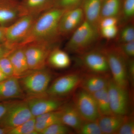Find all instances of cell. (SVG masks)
I'll list each match as a JSON object with an SVG mask.
<instances>
[{"label": "cell", "instance_id": "cell-1", "mask_svg": "<svg viewBox=\"0 0 134 134\" xmlns=\"http://www.w3.org/2000/svg\"><path fill=\"white\" fill-rule=\"evenodd\" d=\"M65 10L53 7L40 14L34 21L29 34L20 46L40 41L57 44L61 37L59 32V23Z\"/></svg>", "mask_w": 134, "mask_h": 134}, {"label": "cell", "instance_id": "cell-2", "mask_svg": "<svg viewBox=\"0 0 134 134\" xmlns=\"http://www.w3.org/2000/svg\"><path fill=\"white\" fill-rule=\"evenodd\" d=\"M71 36L65 50L78 54L91 50L100 36L98 28L85 20Z\"/></svg>", "mask_w": 134, "mask_h": 134}, {"label": "cell", "instance_id": "cell-3", "mask_svg": "<svg viewBox=\"0 0 134 134\" xmlns=\"http://www.w3.org/2000/svg\"><path fill=\"white\" fill-rule=\"evenodd\" d=\"M52 78V73L45 67L29 70L18 79L23 91L29 97L46 94Z\"/></svg>", "mask_w": 134, "mask_h": 134}, {"label": "cell", "instance_id": "cell-4", "mask_svg": "<svg viewBox=\"0 0 134 134\" xmlns=\"http://www.w3.org/2000/svg\"><path fill=\"white\" fill-rule=\"evenodd\" d=\"M101 50L107 59L112 79L119 86L129 90L130 83L127 71V59L118 52L114 46Z\"/></svg>", "mask_w": 134, "mask_h": 134}, {"label": "cell", "instance_id": "cell-5", "mask_svg": "<svg viewBox=\"0 0 134 134\" xmlns=\"http://www.w3.org/2000/svg\"><path fill=\"white\" fill-rule=\"evenodd\" d=\"M84 73L76 71L59 77L48 86L47 96L64 98L74 94L79 88Z\"/></svg>", "mask_w": 134, "mask_h": 134}, {"label": "cell", "instance_id": "cell-6", "mask_svg": "<svg viewBox=\"0 0 134 134\" xmlns=\"http://www.w3.org/2000/svg\"><path fill=\"white\" fill-rule=\"evenodd\" d=\"M57 44L48 41H34L24 46V51L30 70L45 68L49 54Z\"/></svg>", "mask_w": 134, "mask_h": 134}, {"label": "cell", "instance_id": "cell-7", "mask_svg": "<svg viewBox=\"0 0 134 134\" xmlns=\"http://www.w3.org/2000/svg\"><path fill=\"white\" fill-rule=\"evenodd\" d=\"M79 55L78 61L86 73L111 77L107 59L101 49H91Z\"/></svg>", "mask_w": 134, "mask_h": 134}, {"label": "cell", "instance_id": "cell-8", "mask_svg": "<svg viewBox=\"0 0 134 134\" xmlns=\"http://www.w3.org/2000/svg\"><path fill=\"white\" fill-rule=\"evenodd\" d=\"M72 102L84 121H96L100 117L96 100L91 93L79 88L74 93Z\"/></svg>", "mask_w": 134, "mask_h": 134}, {"label": "cell", "instance_id": "cell-9", "mask_svg": "<svg viewBox=\"0 0 134 134\" xmlns=\"http://www.w3.org/2000/svg\"><path fill=\"white\" fill-rule=\"evenodd\" d=\"M33 117L25 99L14 100L0 121V127L11 129Z\"/></svg>", "mask_w": 134, "mask_h": 134}, {"label": "cell", "instance_id": "cell-10", "mask_svg": "<svg viewBox=\"0 0 134 134\" xmlns=\"http://www.w3.org/2000/svg\"><path fill=\"white\" fill-rule=\"evenodd\" d=\"M39 15L26 14L22 16L7 27L6 42L15 46H20L26 37Z\"/></svg>", "mask_w": 134, "mask_h": 134}, {"label": "cell", "instance_id": "cell-11", "mask_svg": "<svg viewBox=\"0 0 134 134\" xmlns=\"http://www.w3.org/2000/svg\"><path fill=\"white\" fill-rule=\"evenodd\" d=\"M107 90L113 113L117 115H127L129 112L130 96L128 89L117 84L112 79L108 81Z\"/></svg>", "mask_w": 134, "mask_h": 134}, {"label": "cell", "instance_id": "cell-12", "mask_svg": "<svg viewBox=\"0 0 134 134\" xmlns=\"http://www.w3.org/2000/svg\"><path fill=\"white\" fill-rule=\"evenodd\" d=\"M33 117L59 110L65 103L64 98L47 96L46 94L25 99Z\"/></svg>", "mask_w": 134, "mask_h": 134}, {"label": "cell", "instance_id": "cell-13", "mask_svg": "<svg viewBox=\"0 0 134 134\" xmlns=\"http://www.w3.org/2000/svg\"><path fill=\"white\" fill-rule=\"evenodd\" d=\"M85 21L81 7L65 10L60 19L59 30L61 36L72 35Z\"/></svg>", "mask_w": 134, "mask_h": 134}, {"label": "cell", "instance_id": "cell-14", "mask_svg": "<svg viewBox=\"0 0 134 134\" xmlns=\"http://www.w3.org/2000/svg\"><path fill=\"white\" fill-rule=\"evenodd\" d=\"M24 15L19 1L0 0V26L8 27Z\"/></svg>", "mask_w": 134, "mask_h": 134}, {"label": "cell", "instance_id": "cell-15", "mask_svg": "<svg viewBox=\"0 0 134 134\" xmlns=\"http://www.w3.org/2000/svg\"><path fill=\"white\" fill-rule=\"evenodd\" d=\"M25 95L17 77H9L0 82V101L23 99Z\"/></svg>", "mask_w": 134, "mask_h": 134}, {"label": "cell", "instance_id": "cell-16", "mask_svg": "<svg viewBox=\"0 0 134 134\" xmlns=\"http://www.w3.org/2000/svg\"><path fill=\"white\" fill-rule=\"evenodd\" d=\"M111 77L103 75L84 73L79 88L93 94L106 87Z\"/></svg>", "mask_w": 134, "mask_h": 134}, {"label": "cell", "instance_id": "cell-17", "mask_svg": "<svg viewBox=\"0 0 134 134\" xmlns=\"http://www.w3.org/2000/svg\"><path fill=\"white\" fill-rule=\"evenodd\" d=\"M14 69V76L19 78L29 70L24 46H18L8 55Z\"/></svg>", "mask_w": 134, "mask_h": 134}, {"label": "cell", "instance_id": "cell-18", "mask_svg": "<svg viewBox=\"0 0 134 134\" xmlns=\"http://www.w3.org/2000/svg\"><path fill=\"white\" fill-rule=\"evenodd\" d=\"M61 122L76 132L84 121L82 119L72 102L65 103L61 108Z\"/></svg>", "mask_w": 134, "mask_h": 134}, {"label": "cell", "instance_id": "cell-19", "mask_svg": "<svg viewBox=\"0 0 134 134\" xmlns=\"http://www.w3.org/2000/svg\"><path fill=\"white\" fill-rule=\"evenodd\" d=\"M56 0H21L19 5L24 15H40L54 7Z\"/></svg>", "mask_w": 134, "mask_h": 134}, {"label": "cell", "instance_id": "cell-20", "mask_svg": "<svg viewBox=\"0 0 134 134\" xmlns=\"http://www.w3.org/2000/svg\"><path fill=\"white\" fill-rule=\"evenodd\" d=\"M102 0H83L81 8L85 20L98 28L100 18Z\"/></svg>", "mask_w": 134, "mask_h": 134}, {"label": "cell", "instance_id": "cell-21", "mask_svg": "<svg viewBox=\"0 0 134 134\" xmlns=\"http://www.w3.org/2000/svg\"><path fill=\"white\" fill-rule=\"evenodd\" d=\"M126 115L113 114L100 116L97 120L103 134H116Z\"/></svg>", "mask_w": 134, "mask_h": 134}, {"label": "cell", "instance_id": "cell-22", "mask_svg": "<svg viewBox=\"0 0 134 134\" xmlns=\"http://www.w3.org/2000/svg\"><path fill=\"white\" fill-rule=\"evenodd\" d=\"M71 59L68 53L56 47L48 55L47 64L56 69H64L70 66Z\"/></svg>", "mask_w": 134, "mask_h": 134}, {"label": "cell", "instance_id": "cell-23", "mask_svg": "<svg viewBox=\"0 0 134 134\" xmlns=\"http://www.w3.org/2000/svg\"><path fill=\"white\" fill-rule=\"evenodd\" d=\"M61 114V111L60 108L35 117V129L38 134H40L44 129L53 124L62 122Z\"/></svg>", "mask_w": 134, "mask_h": 134}, {"label": "cell", "instance_id": "cell-24", "mask_svg": "<svg viewBox=\"0 0 134 134\" xmlns=\"http://www.w3.org/2000/svg\"><path fill=\"white\" fill-rule=\"evenodd\" d=\"M92 94L96 100L100 116L114 114L111 110L107 86Z\"/></svg>", "mask_w": 134, "mask_h": 134}, {"label": "cell", "instance_id": "cell-25", "mask_svg": "<svg viewBox=\"0 0 134 134\" xmlns=\"http://www.w3.org/2000/svg\"><path fill=\"white\" fill-rule=\"evenodd\" d=\"M122 2V0H102L101 18L107 17L119 18L121 11Z\"/></svg>", "mask_w": 134, "mask_h": 134}, {"label": "cell", "instance_id": "cell-26", "mask_svg": "<svg viewBox=\"0 0 134 134\" xmlns=\"http://www.w3.org/2000/svg\"><path fill=\"white\" fill-rule=\"evenodd\" d=\"M134 0H122L121 11L119 17V26L133 22Z\"/></svg>", "mask_w": 134, "mask_h": 134}, {"label": "cell", "instance_id": "cell-27", "mask_svg": "<svg viewBox=\"0 0 134 134\" xmlns=\"http://www.w3.org/2000/svg\"><path fill=\"white\" fill-rule=\"evenodd\" d=\"M116 38L117 43L134 41L133 22H130L120 26Z\"/></svg>", "mask_w": 134, "mask_h": 134}, {"label": "cell", "instance_id": "cell-28", "mask_svg": "<svg viewBox=\"0 0 134 134\" xmlns=\"http://www.w3.org/2000/svg\"><path fill=\"white\" fill-rule=\"evenodd\" d=\"M35 117L10 130L8 134H38L35 129Z\"/></svg>", "mask_w": 134, "mask_h": 134}, {"label": "cell", "instance_id": "cell-29", "mask_svg": "<svg viewBox=\"0 0 134 134\" xmlns=\"http://www.w3.org/2000/svg\"><path fill=\"white\" fill-rule=\"evenodd\" d=\"M76 132L79 134H103L97 121H84Z\"/></svg>", "mask_w": 134, "mask_h": 134}, {"label": "cell", "instance_id": "cell-30", "mask_svg": "<svg viewBox=\"0 0 134 134\" xmlns=\"http://www.w3.org/2000/svg\"><path fill=\"white\" fill-rule=\"evenodd\" d=\"M70 129L62 122H57L47 127L40 134H71L72 132Z\"/></svg>", "mask_w": 134, "mask_h": 134}, {"label": "cell", "instance_id": "cell-31", "mask_svg": "<svg viewBox=\"0 0 134 134\" xmlns=\"http://www.w3.org/2000/svg\"><path fill=\"white\" fill-rule=\"evenodd\" d=\"M115 48L127 59L134 58V41L121 43H117Z\"/></svg>", "mask_w": 134, "mask_h": 134}, {"label": "cell", "instance_id": "cell-32", "mask_svg": "<svg viewBox=\"0 0 134 134\" xmlns=\"http://www.w3.org/2000/svg\"><path fill=\"white\" fill-rule=\"evenodd\" d=\"M134 134V117L132 115H126L124 121L116 134Z\"/></svg>", "mask_w": 134, "mask_h": 134}, {"label": "cell", "instance_id": "cell-33", "mask_svg": "<svg viewBox=\"0 0 134 134\" xmlns=\"http://www.w3.org/2000/svg\"><path fill=\"white\" fill-rule=\"evenodd\" d=\"M83 0H56L54 7L67 10L81 7Z\"/></svg>", "mask_w": 134, "mask_h": 134}, {"label": "cell", "instance_id": "cell-34", "mask_svg": "<svg viewBox=\"0 0 134 134\" xmlns=\"http://www.w3.org/2000/svg\"><path fill=\"white\" fill-rule=\"evenodd\" d=\"M0 71L8 77L14 76L13 66L8 55L0 59Z\"/></svg>", "mask_w": 134, "mask_h": 134}, {"label": "cell", "instance_id": "cell-35", "mask_svg": "<svg viewBox=\"0 0 134 134\" xmlns=\"http://www.w3.org/2000/svg\"><path fill=\"white\" fill-rule=\"evenodd\" d=\"M119 30V25L103 27L99 29L100 36L107 40H111L117 37Z\"/></svg>", "mask_w": 134, "mask_h": 134}, {"label": "cell", "instance_id": "cell-36", "mask_svg": "<svg viewBox=\"0 0 134 134\" xmlns=\"http://www.w3.org/2000/svg\"><path fill=\"white\" fill-rule=\"evenodd\" d=\"M119 19L115 17H107L100 18L99 22L98 29L103 27L119 25Z\"/></svg>", "mask_w": 134, "mask_h": 134}, {"label": "cell", "instance_id": "cell-37", "mask_svg": "<svg viewBox=\"0 0 134 134\" xmlns=\"http://www.w3.org/2000/svg\"><path fill=\"white\" fill-rule=\"evenodd\" d=\"M127 71L129 83L134 85V58L128 59L127 61Z\"/></svg>", "mask_w": 134, "mask_h": 134}, {"label": "cell", "instance_id": "cell-38", "mask_svg": "<svg viewBox=\"0 0 134 134\" xmlns=\"http://www.w3.org/2000/svg\"><path fill=\"white\" fill-rule=\"evenodd\" d=\"M16 47H17L10 44L7 42L0 44V59L8 55L12 50Z\"/></svg>", "mask_w": 134, "mask_h": 134}, {"label": "cell", "instance_id": "cell-39", "mask_svg": "<svg viewBox=\"0 0 134 134\" xmlns=\"http://www.w3.org/2000/svg\"><path fill=\"white\" fill-rule=\"evenodd\" d=\"M14 100L0 101V121L5 115L8 108Z\"/></svg>", "mask_w": 134, "mask_h": 134}, {"label": "cell", "instance_id": "cell-40", "mask_svg": "<svg viewBox=\"0 0 134 134\" xmlns=\"http://www.w3.org/2000/svg\"><path fill=\"white\" fill-rule=\"evenodd\" d=\"M7 27L0 26V44L6 42Z\"/></svg>", "mask_w": 134, "mask_h": 134}, {"label": "cell", "instance_id": "cell-41", "mask_svg": "<svg viewBox=\"0 0 134 134\" xmlns=\"http://www.w3.org/2000/svg\"><path fill=\"white\" fill-rule=\"evenodd\" d=\"M10 129L0 127V134H8Z\"/></svg>", "mask_w": 134, "mask_h": 134}, {"label": "cell", "instance_id": "cell-42", "mask_svg": "<svg viewBox=\"0 0 134 134\" xmlns=\"http://www.w3.org/2000/svg\"><path fill=\"white\" fill-rule=\"evenodd\" d=\"M9 78L7 76H5L4 74H3L2 72L0 71V82L4 81L5 79Z\"/></svg>", "mask_w": 134, "mask_h": 134}, {"label": "cell", "instance_id": "cell-43", "mask_svg": "<svg viewBox=\"0 0 134 134\" xmlns=\"http://www.w3.org/2000/svg\"><path fill=\"white\" fill-rule=\"evenodd\" d=\"M14 1H19L18 0H14Z\"/></svg>", "mask_w": 134, "mask_h": 134}]
</instances>
